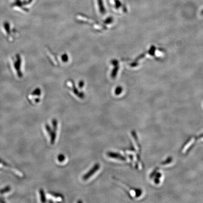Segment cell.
<instances>
[{"instance_id":"6da1fadb","label":"cell","mask_w":203,"mask_h":203,"mask_svg":"<svg viewBox=\"0 0 203 203\" xmlns=\"http://www.w3.org/2000/svg\"><path fill=\"white\" fill-rule=\"evenodd\" d=\"M100 168V166L99 164L98 163L95 164L88 173H87L85 175L83 176L82 179H83V180H87L89 179L90 177H91L92 176L94 175L99 169Z\"/></svg>"},{"instance_id":"7a4b0ae2","label":"cell","mask_w":203,"mask_h":203,"mask_svg":"<svg viewBox=\"0 0 203 203\" xmlns=\"http://www.w3.org/2000/svg\"><path fill=\"white\" fill-rule=\"evenodd\" d=\"M107 155L108 157L112 158H115V159L122 160V161H124L125 159V158H124L121 155L116 152H108L107 153Z\"/></svg>"},{"instance_id":"3957f363","label":"cell","mask_w":203,"mask_h":203,"mask_svg":"<svg viewBox=\"0 0 203 203\" xmlns=\"http://www.w3.org/2000/svg\"><path fill=\"white\" fill-rule=\"evenodd\" d=\"M40 200L41 202L44 203L46 202V196H45V193L44 190L42 189H40Z\"/></svg>"},{"instance_id":"277c9868","label":"cell","mask_w":203,"mask_h":203,"mask_svg":"<svg viewBox=\"0 0 203 203\" xmlns=\"http://www.w3.org/2000/svg\"><path fill=\"white\" fill-rule=\"evenodd\" d=\"M52 123L53 130L57 131V126H58V123H57V120L56 119H53L52 121Z\"/></svg>"},{"instance_id":"5b68a950","label":"cell","mask_w":203,"mask_h":203,"mask_svg":"<svg viewBox=\"0 0 203 203\" xmlns=\"http://www.w3.org/2000/svg\"><path fill=\"white\" fill-rule=\"evenodd\" d=\"M11 190V187L9 186H7L4 189H1L0 190V194H4L8 192Z\"/></svg>"},{"instance_id":"8992f818","label":"cell","mask_w":203,"mask_h":203,"mask_svg":"<svg viewBox=\"0 0 203 203\" xmlns=\"http://www.w3.org/2000/svg\"><path fill=\"white\" fill-rule=\"evenodd\" d=\"M45 128L47 132L48 133V134H50V135H51V134L52 133L53 130L52 129L50 126H49L48 124H46L45 125Z\"/></svg>"},{"instance_id":"52a82bcc","label":"cell","mask_w":203,"mask_h":203,"mask_svg":"<svg viewBox=\"0 0 203 203\" xmlns=\"http://www.w3.org/2000/svg\"><path fill=\"white\" fill-rule=\"evenodd\" d=\"M57 158L60 162H63L65 160V156L63 154L59 155Z\"/></svg>"},{"instance_id":"ba28073f","label":"cell","mask_w":203,"mask_h":203,"mask_svg":"<svg viewBox=\"0 0 203 203\" xmlns=\"http://www.w3.org/2000/svg\"><path fill=\"white\" fill-rule=\"evenodd\" d=\"M0 202H4V201H2L1 200V199L0 198Z\"/></svg>"}]
</instances>
